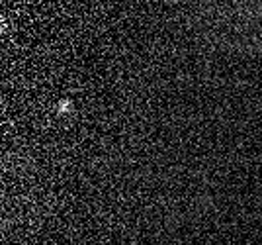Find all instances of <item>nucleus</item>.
<instances>
[{
    "label": "nucleus",
    "instance_id": "nucleus-1",
    "mask_svg": "<svg viewBox=\"0 0 262 245\" xmlns=\"http://www.w3.org/2000/svg\"><path fill=\"white\" fill-rule=\"evenodd\" d=\"M202 30L233 44L262 47V0H178Z\"/></svg>",
    "mask_w": 262,
    "mask_h": 245
}]
</instances>
